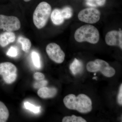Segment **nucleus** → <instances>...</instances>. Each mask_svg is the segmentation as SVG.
<instances>
[{"label": "nucleus", "mask_w": 122, "mask_h": 122, "mask_svg": "<svg viewBox=\"0 0 122 122\" xmlns=\"http://www.w3.org/2000/svg\"><path fill=\"white\" fill-rule=\"evenodd\" d=\"M99 38L98 30L92 25H82L78 29L74 34L75 39L79 42H87L96 44L99 41Z\"/></svg>", "instance_id": "2"}, {"label": "nucleus", "mask_w": 122, "mask_h": 122, "mask_svg": "<svg viewBox=\"0 0 122 122\" xmlns=\"http://www.w3.org/2000/svg\"><path fill=\"white\" fill-rule=\"evenodd\" d=\"M62 122H86V120L82 117L75 115L66 116L63 118Z\"/></svg>", "instance_id": "16"}, {"label": "nucleus", "mask_w": 122, "mask_h": 122, "mask_svg": "<svg viewBox=\"0 0 122 122\" xmlns=\"http://www.w3.org/2000/svg\"><path fill=\"white\" fill-rule=\"evenodd\" d=\"M86 4L92 7L103 6L106 2V0H86Z\"/></svg>", "instance_id": "18"}, {"label": "nucleus", "mask_w": 122, "mask_h": 122, "mask_svg": "<svg viewBox=\"0 0 122 122\" xmlns=\"http://www.w3.org/2000/svg\"><path fill=\"white\" fill-rule=\"evenodd\" d=\"M51 6L48 3L42 2L37 5L33 14V21L37 29H42L46 25L51 12Z\"/></svg>", "instance_id": "3"}, {"label": "nucleus", "mask_w": 122, "mask_h": 122, "mask_svg": "<svg viewBox=\"0 0 122 122\" xmlns=\"http://www.w3.org/2000/svg\"><path fill=\"white\" fill-rule=\"evenodd\" d=\"M9 116L8 109L4 103L0 101V122H7Z\"/></svg>", "instance_id": "13"}, {"label": "nucleus", "mask_w": 122, "mask_h": 122, "mask_svg": "<svg viewBox=\"0 0 122 122\" xmlns=\"http://www.w3.org/2000/svg\"><path fill=\"white\" fill-rule=\"evenodd\" d=\"M51 18L53 23L57 25L63 24L65 20L61 13V10L57 9L53 10L51 15Z\"/></svg>", "instance_id": "12"}, {"label": "nucleus", "mask_w": 122, "mask_h": 122, "mask_svg": "<svg viewBox=\"0 0 122 122\" xmlns=\"http://www.w3.org/2000/svg\"><path fill=\"white\" fill-rule=\"evenodd\" d=\"M18 42L21 44L22 50L25 52H28L32 45L30 40L28 38L20 36L18 38Z\"/></svg>", "instance_id": "14"}, {"label": "nucleus", "mask_w": 122, "mask_h": 122, "mask_svg": "<svg viewBox=\"0 0 122 122\" xmlns=\"http://www.w3.org/2000/svg\"><path fill=\"white\" fill-rule=\"evenodd\" d=\"M31 56L34 66L38 68H41V61L39 54L35 51H33L31 54Z\"/></svg>", "instance_id": "19"}, {"label": "nucleus", "mask_w": 122, "mask_h": 122, "mask_svg": "<svg viewBox=\"0 0 122 122\" xmlns=\"http://www.w3.org/2000/svg\"><path fill=\"white\" fill-rule=\"evenodd\" d=\"M63 102L68 109L76 110L81 113H89L92 110L91 99L85 94H80L77 96L70 94L64 98Z\"/></svg>", "instance_id": "1"}, {"label": "nucleus", "mask_w": 122, "mask_h": 122, "mask_svg": "<svg viewBox=\"0 0 122 122\" xmlns=\"http://www.w3.org/2000/svg\"><path fill=\"white\" fill-rule=\"evenodd\" d=\"M18 54L17 48L14 46H11L7 53V55L9 56L15 57Z\"/></svg>", "instance_id": "21"}, {"label": "nucleus", "mask_w": 122, "mask_h": 122, "mask_svg": "<svg viewBox=\"0 0 122 122\" xmlns=\"http://www.w3.org/2000/svg\"><path fill=\"white\" fill-rule=\"evenodd\" d=\"M82 67V63L81 61L75 58L70 65V68L73 74L75 75L80 71Z\"/></svg>", "instance_id": "15"}, {"label": "nucleus", "mask_w": 122, "mask_h": 122, "mask_svg": "<svg viewBox=\"0 0 122 122\" xmlns=\"http://www.w3.org/2000/svg\"><path fill=\"white\" fill-rule=\"evenodd\" d=\"M16 36L13 32H7L0 34V46L2 47L7 46L10 43L15 41Z\"/></svg>", "instance_id": "11"}, {"label": "nucleus", "mask_w": 122, "mask_h": 122, "mask_svg": "<svg viewBox=\"0 0 122 122\" xmlns=\"http://www.w3.org/2000/svg\"><path fill=\"white\" fill-rule=\"evenodd\" d=\"M46 51L50 58L56 63H62L65 60V53L61 47L56 43L48 44L46 48Z\"/></svg>", "instance_id": "8"}, {"label": "nucleus", "mask_w": 122, "mask_h": 122, "mask_svg": "<svg viewBox=\"0 0 122 122\" xmlns=\"http://www.w3.org/2000/svg\"><path fill=\"white\" fill-rule=\"evenodd\" d=\"M17 72V68L13 63L8 62L0 63V75L7 84H12L16 81Z\"/></svg>", "instance_id": "5"}, {"label": "nucleus", "mask_w": 122, "mask_h": 122, "mask_svg": "<svg viewBox=\"0 0 122 122\" xmlns=\"http://www.w3.org/2000/svg\"><path fill=\"white\" fill-rule=\"evenodd\" d=\"M97 77H93V79H96H96H97Z\"/></svg>", "instance_id": "26"}, {"label": "nucleus", "mask_w": 122, "mask_h": 122, "mask_svg": "<svg viewBox=\"0 0 122 122\" xmlns=\"http://www.w3.org/2000/svg\"><path fill=\"white\" fill-rule=\"evenodd\" d=\"M94 75H96V73Z\"/></svg>", "instance_id": "27"}, {"label": "nucleus", "mask_w": 122, "mask_h": 122, "mask_svg": "<svg viewBox=\"0 0 122 122\" xmlns=\"http://www.w3.org/2000/svg\"><path fill=\"white\" fill-rule=\"evenodd\" d=\"M87 70L90 72L100 71L104 76L108 77H113L115 74V70L109 63L100 59L89 62L86 65Z\"/></svg>", "instance_id": "4"}, {"label": "nucleus", "mask_w": 122, "mask_h": 122, "mask_svg": "<svg viewBox=\"0 0 122 122\" xmlns=\"http://www.w3.org/2000/svg\"><path fill=\"white\" fill-rule=\"evenodd\" d=\"M100 11L94 8L84 9L79 12L78 14L79 20L82 22L88 24H95L100 19Z\"/></svg>", "instance_id": "7"}, {"label": "nucleus", "mask_w": 122, "mask_h": 122, "mask_svg": "<svg viewBox=\"0 0 122 122\" xmlns=\"http://www.w3.org/2000/svg\"><path fill=\"white\" fill-rule=\"evenodd\" d=\"M105 41L107 45L110 46H118L122 49V31L120 30H111L107 34Z\"/></svg>", "instance_id": "9"}, {"label": "nucleus", "mask_w": 122, "mask_h": 122, "mask_svg": "<svg viewBox=\"0 0 122 122\" xmlns=\"http://www.w3.org/2000/svg\"><path fill=\"white\" fill-rule=\"evenodd\" d=\"M24 106L25 109L35 114L39 113L41 111V107L36 106L28 102H24Z\"/></svg>", "instance_id": "17"}, {"label": "nucleus", "mask_w": 122, "mask_h": 122, "mask_svg": "<svg viewBox=\"0 0 122 122\" xmlns=\"http://www.w3.org/2000/svg\"><path fill=\"white\" fill-rule=\"evenodd\" d=\"M57 90L54 87L44 86L40 88L37 92V94L40 97L43 99L52 98L56 95Z\"/></svg>", "instance_id": "10"}, {"label": "nucleus", "mask_w": 122, "mask_h": 122, "mask_svg": "<svg viewBox=\"0 0 122 122\" xmlns=\"http://www.w3.org/2000/svg\"><path fill=\"white\" fill-rule=\"evenodd\" d=\"M118 102L119 105L122 106V84L120 85L119 92L117 97Z\"/></svg>", "instance_id": "24"}, {"label": "nucleus", "mask_w": 122, "mask_h": 122, "mask_svg": "<svg viewBox=\"0 0 122 122\" xmlns=\"http://www.w3.org/2000/svg\"><path fill=\"white\" fill-rule=\"evenodd\" d=\"M48 82L46 80H41L39 82H35L34 84V87L36 89H40L44 86H45L48 84Z\"/></svg>", "instance_id": "22"}, {"label": "nucleus", "mask_w": 122, "mask_h": 122, "mask_svg": "<svg viewBox=\"0 0 122 122\" xmlns=\"http://www.w3.org/2000/svg\"><path fill=\"white\" fill-rule=\"evenodd\" d=\"M61 13L64 19H69L73 15L72 9L70 7H66L61 10Z\"/></svg>", "instance_id": "20"}, {"label": "nucleus", "mask_w": 122, "mask_h": 122, "mask_svg": "<svg viewBox=\"0 0 122 122\" xmlns=\"http://www.w3.org/2000/svg\"><path fill=\"white\" fill-rule=\"evenodd\" d=\"M24 1H25V2H29V1H30L31 0H24Z\"/></svg>", "instance_id": "25"}, {"label": "nucleus", "mask_w": 122, "mask_h": 122, "mask_svg": "<svg viewBox=\"0 0 122 122\" xmlns=\"http://www.w3.org/2000/svg\"><path fill=\"white\" fill-rule=\"evenodd\" d=\"M20 27V22L16 17L0 14V29L13 32L19 30Z\"/></svg>", "instance_id": "6"}, {"label": "nucleus", "mask_w": 122, "mask_h": 122, "mask_svg": "<svg viewBox=\"0 0 122 122\" xmlns=\"http://www.w3.org/2000/svg\"><path fill=\"white\" fill-rule=\"evenodd\" d=\"M33 77L37 81H41L44 80L45 76L41 72H36L33 75Z\"/></svg>", "instance_id": "23"}]
</instances>
